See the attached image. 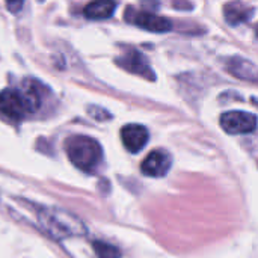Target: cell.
<instances>
[{
  "label": "cell",
  "instance_id": "6",
  "mask_svg": "<svg viewBox=\"0 0 258 258\" xmlns=\"http://www.w3.org/2000/svg\"><path fill=\"white\" fill-rule=\"evenodd\" d=\"M172 159L165 150H154L150 153L141 165V171L147 177H163L171 169Z\"/></svg>",
  "mask_w": 258,
  "mask_h": 258
},
{
  "label": "cell",
  "instance_id": "11",
  "mask_svg": "<svg viewBox=\"0 0 258 258\" xmlns=\"http://www.w3.org/2000/svg\"><path fill=\"white\" fill-rule=\"evenodd\" d=\"M252 15H254V9L248 8L246 5L240 2H233L225 6V20L231 26H237L239 23L249 20Z\"/></svg>",
  "mask_w": 258,
  "mask_h": 258
},
{
  "label": "cell",
  "instance_id": "1",
  "mask_svg": "<svg viewBox=\"0 0 258 258\" xmlns=\"http://www.w3.org/2000/svg\"><path fill=\"white\" fill-rule=\"evenodd\" d=\"M41 107V85L24 80L20 88L0 91V116L9 121H21Z\"/></svg>",
  "mask_w": 258,
  "mask_h": 258
},
{
  "label": "cell",
  "instance_id": "7",
  "mask_svg": "<svg viewBox=\"0 0 258 258\" xmlns=\"http://www.w3.org/2000/svg\"><path fill=\"white\" fill-rule=\"evenodd\" d=\"M127 20L132 21L135 26L144 29V30L156 32V33H165V32H169L172 29V23L168 18L160 17V15L153 14V12L127 14Z\"/></svg>",
  "mask_w": 258,
  "mask_h": 258
},
{
  "label": "cell",
  "instance_id": "2",
  "mask_svg": "<svg viewBox=\"0 0 258 258\" xmlns=\"http://www.w3.org/2000/svg\"><path fill=\"white\" fill-rule=\"evenodd\" d=\"M38 221L41 227L54 239L76 237L86 233L83 222L74 215L68 213L67 210L54 207L41 209L38 213Z\"/></svg>",
  "mask_w": 258,
  "mask_h": 258
},
{
  "label": "cell",
  "instance_id": "4",
  "mask_svg": "<svg viewBox=\"0 0 258 258\" xmlns=\"http://www.w3.org/2000/svg\"><path fill=\"white\" fill-rule=\"evenodd\" d=\"M221 127L230 135H245L251 133L257 127V116L243 110L225 112L221 116Z\"/></svg>",
  "mask_w": 258,
  "mask_h": 258
},
{
  "label": "cell",
  "instance_id": "13",
  "mask_svg": "<svg viewBox=\"0 0 258 258\" xmlns=\"http://www.w3.org/2000/svg\"><path fill=\"white\" fill-rule=\"evenodd\" d=\"M97 110H98V113H95V107H94V106L88 109V112H89V113H91V115H92V116H94V118L97 119V121H104V119H110V116H112V115H110V113H109V112H107L106 109H100V107H97Z\"/></svg>",
  "mask_w": 258,
  "mask_h": 258
},
{
  "label": "cell",
  "instance_id": "10",
  "mask_svg": "<svg viewBox=\"0 0 258 258\" xmlns=\"http://www.w3.org/2000/svg\"><path fill=\"white\" fill-rule=\"evenodd\" d=\"M116 8L115 0H94L85 8V17L89 20H106L113 15Z\"/></svg>",
  "mask_w": 258,
  "mask_h": 258
},
{
  "label": "cell",
  "instance_id": "5",
  "mask_svg": "<svg viewBox=\"0 0 258 258\" xmlns=\"http://www.w3.org/2000/svg\"><path fill=\"white\" fill-rule=\"evenodd\" d=\"M116 63L132 74H138L147 80H154L156 74L148 63V59L138 50H125L122 56L116 57Z\"/></svg>",
  "mask_w": 258,
  "mask_h": 258
},
{
  "label": "cell",
  "instance_id": "12",
  "mask_svg": "<svg viewBox=\"0 0 258 258\" xmlns=\"http://www.w3.org/2000/svg\"><path fill=\"white\" fill-rule=\"evenodd\" d=\"M92 246H94V251L98 258H121V251L110 243L97 240L92 243Z\"/></svg>",
  "mask_w": 258,
  "mask_h": 258
},
{
  "label": "cell",
  "instance_id": "8",
  "mask_svg": "<svg viewBox=\"0 0 258 258\" xmlns=\"http://www.w3.org/2000/svg\"><path fill=\"white\" fill-rule=\"evenodd\" d=\"M148 138H150L148 130L139 124H128V125L122 127V130H121L122 144L130 153L141 151L147 145Z\"/></svg>",
  "mask_w": 258,
  "mask_h": 258
},
{
  "label": "cell",
  "instance_id": "3",
  "mask_svg": "<svg viewBox=\"0 0 258 258\" xmlns=\"http://www.w3.org/2000/svg\"><path fill=\"white\" fill-rule=\"evenodd\" d=\"M68 159L74 166L85 172H92L101 162V147L89 136H73L65 142Z\"/></svg>",
  "mask_w": 258,
  "mask_h": 258
},
{
  "label": "cell",
  "instance_id": "9",
  "mask_svg": "<svg viewBox=\"0 0 258 258\" xmlns=\"http://www.w3.org/2000/svg\"><path fill=\"white\" fill-rule=\"evenodd\" d=\"M228 71L243 80H249V82H257V67L243 57H233L228 62Z\"/></svg>",
  "mask_w": 258,
  "mask_h": 258
},
{
  "label": "cell",
  "instance_id": "14",
  "mask_svg": "<svg viewBox=\"0 0 258 258\" xmlns=\"http://www.w3.org/2000/svg\"><path fill=\"white\" fill-rule=\"evenodd\" d=\"M23 5H24V0H6V8H8L9 12H12V14L20 12L21 8H23Z\"/></svg>",
  "mask_w": 258,
  "mask_h": 258
}]
</instances>
